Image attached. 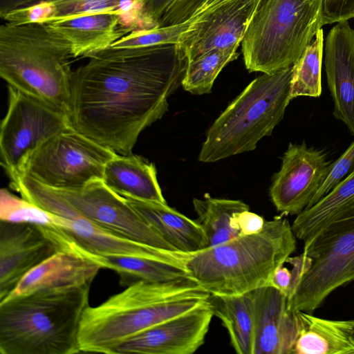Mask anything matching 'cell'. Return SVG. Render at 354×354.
Wrapping results in <instances>:
<instances>
[{
    "mask_svg": "<svg viewBox=\"0 0 354 354\" xmlns=\"http://www.w3.org/2000/svg\"><path fill=\"white\" fill-rule=\"evenodd\" d=\"M73 71L68 120L76 131L118 154L132 153L140 133L168 111L188 64L179 44L106 49Z\"/></svg>",
    "mask_w": 354,
    "mask_h": 354,
    "instance_id": "cell-1",
    "label": "cell"
},
{
    "mask_svg": "<svg viewBox=\"0 0 354 354\" xmlns=\"http://www.w3.org/2000/svg\"><path fill=\"white\" fill-rule=\"evenodd\" d=\"M209 295L191 278L129 286L85 310L78 337L80 352L114 354L124 341L196 308Z\"/></svg>",
    "mask_w": 354,
    "mask_h": 354,
    "instance_id": "cell-2",
    "label": "cell"
},
{
    "mask_svg": "<svg viewBox=\"0 0 354 354\" xmlns=\"http://www.w3.org/2000/svg\"><path fill=\"white\" fill-rule=\"evenodd\" d=\"M297 248L292 225L284 217L266 221L258 233L187 254L191 278L210 295H238L270 285L276 269Z\"/></svg>",
    "mask_w": 354,
    "mask_h": 354,
    "instance_id": "cell-3",
    "label": "cell"
},
{
    "mask_svg": "<svg viewBox=\"0 0 354 354\" xmlns=\"http://www.w3.org/2000/svg\"><path fill=\"white\" fill-rule=\"evenodd\" d=\"M91 285L45 289L0 301L1 354L81 353Z\"/></svg>",
    "mask_w": 354,
    "mask_h": 354,
    "instance_id": "cell-4",
    "label": "cell"
},
{
    "mask_svg": "<svg viewBox=\"0 0 354 354\" xmlns=\"http://www.w3.org/2000/svg\"><path fill=\"white\" fill-rule=\"evenodd\" d=\"M68 43L45 24L0 27V76L68 115L73 71ZM68 118V117H67Z\"/></svg>",
    "mask_w": 354,
    "mask_h": 354,
    "instance_id": "cell-5",
    "label": "cell"
},
{
    "mask_svg": "<svg viewBox=\"0 0 354 354\" xmlns=\"http://www.w3.org/2000/svg\"><path fill=\"white\" fill-rule=\"evenodd\" d=\"M292 66L252 80L208 129L198 160L214 162L248 152L272 133L290 99Z\"/></svg>",
    "mask_w": 354,
    "mask_h": 354,
    "instance_id": "cell-6",
    "label": "cell"
},
{
    "mask_svg": "<svg viewBox=\"0 0 354 354\" xmlns=\"http://www.w3.org/2000/svg\"><path fill=\"white\" fill-rule=\"evenodd\" d=\"M324 0H260L242 41L250 72L292 66L323 24Z\"/></svg>",
    "mask_w": 354,
    "mask_h": 354,
    "instance_id": "cell-7",
    "label": "cell"
},
{
    "mask_svg": "<svg viewBox=\"0 0 354 354\" xmlns=\"http://www.w3.org/2000/svg\"><path fill=\"white\" fill-rule=\"evenodd\" d=\"M304 242L311 264L288 304L292 310L313 313L334 290L354 281V198Z\"/></svg>",
    "mask_w": 354,
    "mask_h": 354,
    "instance_id": "cell-8",
    "label": "cell"
},
{
    "mask_svg": "<svg viewBox=\"0 0 354 354\" xmlns=\"http://www.w3.org/2000/svg\"><path fill=\"white\" fill-rule=\"evenodd\" d=\"M117 153L71 127L32 151L21 171L57 190L81 188L102 180L106 162Z\"/></svg>",
    "mask_w": 354,
    "mask_h": 354,
    "instance_id": "cell-9",
    "label": "cell"
},
{
    "mask_svg": "<svg viewBox=\"0 0 354 354\" xmlns=\"http://www.w3.org/2000/svg\"><path fill=\"white\" fill-rule=\"evenodd\" d=\"M8 103L0 127L1 165L10 179L20 175L30 153L71 127L67 116L47 104L8 86Z\"/></svg>",
    "mask_w": 354,
    "mask_h": 354,
    "instance_id": "cell-10",
    "label": "cell"
},
{
    "mask_svg": "<svg viewBox=\"0 0 354 354\" xmlns=\"http://www.w3.org/2000/svg\"><path fill=\"white\" fill-rule=\"evenodd\" d=\"M55 190L77 215L91 223L132 241L177 252L139 216L125 197L111 190L102 180L79 189Z\"/></svg>",
    "mask_w": 354,
    "mask_h": 354,
    "instance_id": "cell-11",
    "label": "cell"
},
{
    "mask_svg": "<svg viewBox=\"0 0 354 354\" xmlns=\"http://www.w3.org/2000/svg\"><path fill=\"white\" fill-rule=\"evenodd\" d=\"M269 189L278 212L298 215L309 205L326 180L333 162L322 150L308 147L305 142H290L281 158Z\"/></svg>",
    "mask_w": 354,
    "mask_h": 354,
    "instance_id": "cell-12",
    "label": "cell"
},
{
    "mask_svg": "<svg viewBox=\"0 0 354 354\" xmlns=\"http://www.w3.org/2000/svg\"><path fill=\"white\" fill-rule=\"evenodd\" d=\"M59 218L58 225L44 227L58 251L68 250L81 254L122 255L160 259L180 258L185 254L117 235L80 216L71 206Z\"/></svg>",
    "mask_w": 354,
    "mask_h": 354,
    "instance_id": "cell-13",
    "label": "cell"
},
{
    "mask_svg": "<svg viewBox=\"0 0 354 354\" xmlns=\"http://www.w3.org/2000/svg\"><path fill=\"white\" fill-rule=\"evenodd\" d=\"M260 0H231L190 19L179 44L188 62L212 50L237 48Z\"/></svg>",
    "mask_w": 354,
    "mask_h": 354,
    "instance_id": "cell-14",
    "label": "cell"
},
{
    "mask_svg": "<svg viewBox=\"0 0 354 354\" xmlns=\"http://www.w3.org/2000/svg\"><path fill=\"white\" fill-rule=\"evenodd\" d=\"M213 316L207 301L124 341L114 354H192L204 344Z\"/></svg>",
    "mask_w": 354,
    "mask_h": 354,
    "instance_id": "cell-15",
    "label": "cell"
},
{
    "mask_svg": "<svg viewBox=\"0 0 354 354\" xmlns=\"http://www.w3.org/2000/svg\"><path fill=\"white\" fill-rule=\"evenodd\" d=\"M149 0H51L10 12L1 18L14 24H48L69 17L117 12L127 30H148L160 26L148 12Z\"/></svg>",
    "mask_w": 354,
    "mask_h": 354,
    "instance_id": "cell-16",
    "label": "cell"
},
{
    "mask_svg": "<svg viewBox=\"0 0 354 354\" xmlns=\"http://www.w3.org/2000/svg\"><path fill=\"white\" fill-rule=\"evenodd\" d=\"M58 251L43 227L0 221V301L22 277Z\"/></svg>",
    "mask_w": 354,
    "mask_h": 354,
    "instance_id": "cell-17",
    "label": "cell"
},
{
    "mask_svg": "<svg viewBox=\"0 0 354 354\" xmlns=\"http://www.w3.org/2000/svg\"><path fill=\"white\" fill-rule=\"evenodd\" d=\"M324 66L334 117L354 135V30L348 20L337 22L325 44Z\"/></svg>",
    "mask_w": 354,
    "mask_h": 354,
    "instance_id": "cell-18",
    "label": "cell"
},
{
    "mask_svg": "<svg viewBox=\"0 0 354 354\" xmlns=\"http://www.w3.org/2000/svg\"><path fill=\"white\" fill-rule=\"evenodd\" d=\"M255 319L254 354H292L298 333L296 311L287 296L271 285L252 291Z\"/></svg>",
    "mask_w": 354,
    "mask_h": 354,
    "instance_id": "cell-19",
    "label": "cell"
},
{
    "mask_svg": "<svg viewBox=\"0 0 354 354\" xmlns=\"http://www.w3.org/2000/svg\"><path fill=\"white\" fill-rule=\"evenodd\" d=\"M45 24L68 43L73 57H86L110 47L129 33L117 12L82 15Z\"/></svg>",
    "mask_w": 354,
    "mask_h": 354,
    "instance_id": "cell-20",
    "label": "cell"
},
{
    "mask_svg": "<svg viewBox=\"0 0 354 354\" xmlns=\"http://www.w3.org/2000/svg\"><path fill=\"white\" fill-rule=\"evenodd\" d=\"M100 269L78 253L59 250L27 272L3 299L41 290L91 285Z\"/></svg>",
    "mask_w": 354,
    "mask_h": 354,
    "instance_id": "cell-21",
    "label": "cell"
},
{
    "mask_svg": "<svg viewBox=\"0 0 354 354\" xmlns=\"http://www.w3.org/2000/svg\"><path fill=\"white\" fill-rule=\"evenodd\" d=\"M139 216L174 249L192 254L207 248V238L201 225L167 203L125 197Z\"/></svg>",
    "mask_w": 354,
    "mask_h": 354,
    "instance_id": "cell-22",
    "label": "cell"
},
{
    "mask_svg": "<svg viewBox=\"0 0 354 354\" xmlns=\"http://www.w3.org/2000/svg\"><path fill=\"white\" fill-rule=\"evenodd\" d=\"M102 181L124 197L167 203L155 165L138 155L117 153L106 162Z\"/></svg>",
    "mask_w": 354,
    "mask_h": 354,
    "instance_id": "cell-23",
    "label": "cell"
},
{
    "mask_svg": "<svg viewBox=\"0 0 354 354\" xmlns=\"http://www.w3.org/2000/svg\"><path fill=\"white\" fill-rule=\"evenodd\" d=\"M298 333L292 354H354V320H333L295 310Z\"/></svg>",
    "mask_w": 354,
    "mask_h": 354,
    "instance_id": "cell-24",
    "label": "cell"
},
{
    "mask_svg": "<svg viewBox=\"0 0 354 354\" xmlns=\"http://www.w3.org/2000/svg\"><path fill=\"white\" fill-rule=\"evenodd\" d=\"M81 255L96 263L101 268L115 272L122 286L127 287L139 281L167 282L191 278L185 266L187 254L171 259L122 255Z\"/></svg>",
    "mask_w": 354,
    "mask_h": 354,
    "instance_id": "cell-25",
    "label": "cell"
},
{
    "mask_svg": "<svg viewBox=\"0 0 354 354\" xmlns=\"http://www.w3.org/2000/svg\"><path fill=\"white\" fill-rule=\"evenodd\" d=\"M214 316L226 328L239 354H254L255 319L252 291L238 295H210L207 299Z\"/></svg>",
    "mask_w": 354,
    "mask_h": 354,
    "instance_id": "cell-26",
    "label": "cell"
},
{
    "mask_svg": "<svg viewBox=\"0 0 354 354\" xmlns=\"http://www.w3.org/2000/svg\"><path fill=\"white\" fill-rule=\"evenodd\" d=\"M193 206L198 216L196 221L206 236L207 248L239 236L231 226L232 218L237 212L250 209L242 201L214 198L209 194L203 198H194Z\"/></svg>",
    "mask_w": 354,
    "mask_h": 354,
    "instance_id": "cell-27",
    "label": "cell"
},
{
    "mask_svg": "<svg viewBox=\"0 0 354 354\" xmlns=\"http://www.w3.org/2000/svg\"><path fill=\"white\" fill-rule=\"evenodd\" d=\"M354 198V169L313 206L297 215L292 225L297 239L304 241L343 205Z\"/></svg>",
    "mask_w": 354,
    "mask_h": 354,
    "instance_id": "cell-28",
    "label": "cell"
},
{
    "mask_svg": "<svg viewBox=\"0 0 354 354\" xmlns=\"http://www.w3.org/2000/svg\"><path fill=\"white\" fill-rule=\"evenodd\" d=\"M323 52L324 34L321 28L298 60L292 66L291 100L300 96L319 97L321 95Z\"/></svg>",
    "mask_w": 354,
    "mask_h": 354,
    "instance_id": "cell-29",
    "label": "cell"
},
{
    "mask_svg": "<svg viewBox=\"0 0 354 354\" xmlns=\"http://www.w3.org/2000/svg\"><path fill=\"white\" fill-rule=\"evenodd\" d=\"M236 50H212L189 61L182 82L183 88L194 95L209 93L221 70L238 57Z\"/></svg>",
    "mask_w": 354,
    "mask_h": 354,
    "instance_id": "cell-30",
    "label": "cell"
},
{
    "mask_svg": "<svg viewBox=\"0 0 354 354\" xmlns=\"http://www.w3.org/2000/svg\"><path fill=\"white\" fill-rule=\"evenodd\" d=\"M0 220L45 227L55 226L59 223L57 216L42 209L22 197L15 196L6 189H1Z\"/></svg>",
    "mask_w": 354,
    "mask_h": 354,
    "instance_id": "cell-31",
    "label": "cell"
},
{
    "mask_svg": "<svg viewBox=\"0 0 354 354\" xmlns=\"http://www.w3.org/2000/svg\"><path fill=\"white\" fill-rule=\"evenodd\" d=\"M192 21L148 30L133 31L116 41L110 47L129 48L147 47L166 44H180L184 35L190 29Z\"/></svg>",
    "mask_w": 354,
    "mask_h": 354,
    "instance_id": "cell-32",
    "label": "cell"
},
{
    "mask_svg": "<svg viewBox=\"0 0 354 354\" xmlns=\"http://www.w3.org/2000/svg\"><path fill=\"white\" fill-rule=\"evenodd\" d=\"M353 169L354 141L335 162H333L326 180L306 209L315 204Z\"/></svg>",
    "mask_w": 354,
    "mask_h": 354,
    "instance_id": "cell-33",
    "label": "cell"
},
{
    "mask_svg": "<svg viewBox=\"0 0 354 354\" xmlns=\"http://www.w3.org/2000/svg\"><path fill=\"white\" fill-rule=\"evenodd\" d=\"M204 0H175L166 10L160 21V26L183 23L193 17Z\"/></svg>",
    "mask_w": 354,
    "mask_h": 354,
    "instance_id": "cell-34",
    "label": "cell"
},
{
    "mask_svg": "<svg viewBox=\"0 0 354 354\" xmlns=\"http://www.w3.org/2000/svg\"><path fill=\"white\" fill-rule=\"evenodd\" d=\"M354 17V0H324L323 24Z\"/></svg>",
    "mask_w": 354,
    "mask_h": 354,
    "instance_id": "cell-35",
    "label": "cell"
},
{
    "mask_svg": "<svg viewBox=\"0 0 354 354\" xmlns=\"http://www.w3.org/2000/svg\"><path fill=\"white\" fill-rule=\"evenodd\" d=\"M265 223L263 217L248 209L234 214L231 220V226L239 236H245L259 232Z\"/></svg>",
    "mask_w": 354,
    "mask_h": 354,
    "instance_id": "cell-36",
    "label": "cell"
},
{
    "mask_svg": "<svg viewBox=\"0 0 354 354\" xmlns=\"http://www.w3.org/2000/svg\"><path fill=\"white\" fill-rule=\"evenodd\" d=\"M291 270L283 265L278 267L274 272L270 285L288 296L292 283Z\"/></svg>",
    "mask_w": 354,
    "mask_h": 354,
    "instance_id": "cell-37",
    "label": "cell"
},
{
    "mask_svg": "<svg viewBox=\"0 0 354 354\" xmlns=\"http://www.w3.org/2000/svg\"><path fill=\"white\" fill-rule=\"evenodd\" d=\"M51 0H0V16L20 8Z\"/></svg>",
    "mask_w": 354,
    "mask_h": 354,
    "instance_id": "cell-38",
    "label": "cell"
},
{
    "mask_svg": "<svg viewBox=\"0 0 354 354\" xmlns=\"http://www.w3.org/2000/svg\"><path fill=\"white\" fill-rule=\"evenodd\" d=\"M175 0H149L148 12L150 16L160 24V21L166 10Z\"/></svg>",
    "mask_w": 354,
    "mask_h": 354,
    "instance_id": "cell-39",
    "label": "cell"
},
{
    "mask_svg": "<svg viewBox=\"0 0 354 354\" xmlns=\"http://www.w3.org/2000/svg\"><path fill=\"white\" fill-rule=\"evenodd\" d=\"M230 1L231 0H204L203 4L197 10V11L195 12V14L193 15L192 18L199 14L208 12L214 9V8Z\"/></svg>",
    "mask_w": 354,
    "mask_h": 354,
    "instance_id": "cell-40",
    "label": "cell"
},
{
    "mask_svg": "<svg viewBox=\"0 0 354 354\" xmlns=\"http://www.w3.org/2000/svg\"><path fill=\"white\" fill-rule=\"evenodd\" d=\"M351 341H352L353 344L354 345V331H353V333L352 334V336H351Z\"/></svg>",
    "mask_w": 354,
    "mask_h": 354,
    "instance_id": "cell-41",
    "label": "cell"
}]
</instances>
